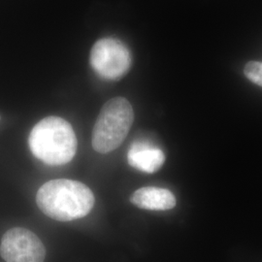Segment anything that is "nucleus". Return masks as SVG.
Segmentation results:
<instances>
[{
	"instance_id": "nucleus-1",
	"label": "nucleus",
	"mask_w": 262,
	"mask_h": 262,
	"mask_svg": "<svg viewBox=\"0 0 262 262\" xmlns=\"http://www.w3.org/2000/svg\"><path fill=\"white\" fill-rule=\"evenodd\" d=\"M94 193L84 184L68 179L52 180L38 189L36 203L51 219L70 222L89 215L94 208Z\"/></svg>"
},
{
	"instance_id": "nucleus-2",
	"label": "nucleus",
	"mask_w": 262,
	"mask_h": 262,
	"mask_svg": "<svg viewBox=\"0 0 262 262\" xmlns=\"http://www.w3.org/2000/svg\"><path fill=\"white\" fill-rule=\"evenodd\" d=\"M28 145L36 159L48 165L57 166L73 159L78 143L71 124L62 118L52 116L34 125Z\"/></svg>"
},
{
	"instance_id": "nucleus-3",
	"label": "nucleus",
	"mask_w": 262,
	"mask_h": 262,
	"mask_svg": "<svg viewBox=\"0 0 262 262\" xmlns=\"http://www.w3.org/2000/svg\"><path fill=\"white\" fill-rule=\"evenodd\" d=\"M133 120L132 106L124 97H115L104 104L93 131L94 150L107 154L118 149L130 130Z\"/></svg>"
},
{
	"instance_id": "nucleus-4",
	"label": "nucleus",
	"mask_w": 262,
	"mask_h": 262,
	"mask_svg": "<svg viewBox=\"0 0 262 262\" xmlns=\"http://www.w3.org/2000/svg\"><path fill=\"white\" fill-rule=\"evenodd\" d=\"M91 66L100 78L110 81L119 80L130 68V52L118 39H100L92 49Z\"/></svg>"
},
{
	"instance_id": "nucleus-5",
	"label": "nucleus",
	"mask_w": 262,
	"mask_h": 262,
	"mask_svg": "<svg viewBox=\"0 0 262 262\" xmlns=\"http://www.w3.org/2000/svg\"><path fill=\"white\" fill-rule=\"evenodd\" d=\"M0 254L6 262H44L46 250L32 231L14 227L3 235Z\"/></svg>"
},
{
	"instance_id": "nucleus-6",
	"label": "nucleus",
	"mask_w": 262,
	"mask_h": 262,
	"mask_svg": "<svg viewBox=\"0 0 262 262\" xmlns=\"http://www.w3.org/2000/svg\"><path fill=\"white\" fill-rule=\"evenodd\" d=\"M127 161L131 167L151 174L162 167L165 155L159 147L148 141H135L127 152Z\"/></svg>"
},
{
	"instance_id": "nucleus-7",
	"label": "nucleus",
	"mask_w": 262,
	"mask_h": 262,
	"mask_svg": "<svg viewBox=\"0 0 262 262\" xmlns=\"http://www.w3.org/2000/svg\"><path fill=\"white\" fill-rule=\"evenodd\" d=\"M130 202L140 209L150 211H166L176 206L175 195L166 188L141 187L130 196Z\"/></svg>"
},
{
	"instance_id": "nucleus-8",
	"label": "nucleus",
	"mask_w": 262,
	"mask_h": 262,
	"mask_svg": "<svg viewBox=\"0 0 262 262\" xmlns=\"http://www.w3.org/2000/svg\"><path fill=\"white\" fill-rule=\"evenodd\" d=\"M245 76L253 84H257L262 88V62L250 61L244 69Z\"/></svg>"
}]
</instances>
